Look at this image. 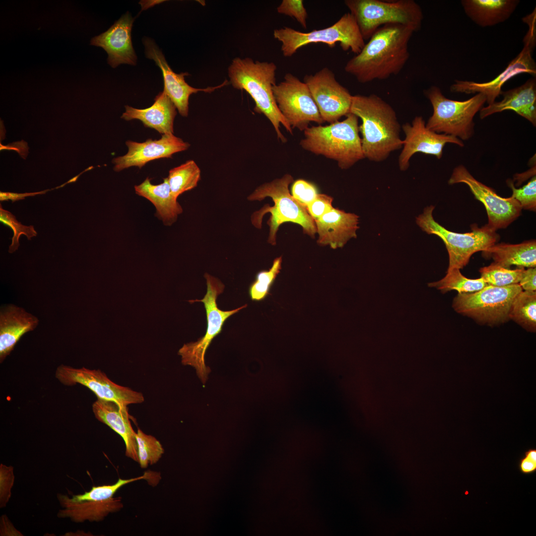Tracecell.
Masks as SVG:
<instances>
[{
	"label": "cell",
	"instance_id": "20",
	"mask_svg": "<svg viewBox=\"0 0 536 536\" xmlns=\"http://www.w3.org/2000/svg\"><path fill=\"white\" fill-rule=\"evenodd\" d=\"M133 22L134 19L127 12L106 31L90 41V45L102 47L107 53L108 63L112 67L122 64L136 65L137 57L131 39Z\"/></svg>",
	"mask_w": 536,
	"mask_h": 536
},
{
	"label": "cell",
	"instance_id": "38",
	"mask_svg": "<svg viewBox=\"0 0 536 536\" xmlns=\"http://www.w3.org/2000/svg\"><path fill=\"white\" fill-rule=\"evenodd\" d=\"M512 190V197L520 204L522 208L535 211L536 208V178L535 176L523 187L516 188L513 183L508 182Z\"/></svg>",
	"mask_w": 536,
	"mask_h": 536
},
{
	"label": "cell",
	"instance_id": "2",
	"mask_svg": "<svg viewBox=\"0 0 536 536\" xmlns=\"http://www.w3.org/2000/svg\"><path fill=\"white\" fill-rule=\"evenodd\" d=\"M362 121L359 126L364 157L379 162L402 147L401 125L393 108L379 96H352L350 109Z\"/></svg>",
	"mask_w": 536,
	"mask_h": 536
},
{
	"label": "cell",
	"instance_id": "43",
	"mask_svg": "<svg viewBox=\"0 0 536 536\" xmlns=\"http://www.w3.org/2000/svg\"><path fill=\"white\" fill-rule=\"evenodd\" d=\"M519 284L525 291H536V268H530L525 269Z\"/></svg>",
	"mask_w": 536,
	"mask_h": 536
},
{
	"label": "cell",
	"instance_id": "17",
	"mask_svg": "<svg viewBox=\"0 0 536 536\" xmlns=\"http://www.w3.org/2000/svg\"><path fill=\"white\" fill-rule=\"evenodd\" d=\"M402 129L405 137L402 140L398 164L400 169L402 171L408 168L410 158L417 152L432 155L440 159L446 143H454L461 147L464 146L463 141L459 138L428 129L421 116L415 117L411 124L408 123L403 124Z\"/></svg>",
	"mask_w": 536,
	"mask_h": 536
},
{
	"label": "cell",
	"instance_id": "41",
	"mask_svg": "<svg viewBox=\"0 0 536 536\" xmlns=\"http://www.w3.org/2000/svg\"><path fill=\"white\" fill-rule=\"evenodd\" d=\"M333 198L326 194H318L315 199L307 207V209L314 221L331 211Z\"/></svg>",
	"mask_w": 536,
	"mask_h": 536
},
{
	"label": "cell",
	"instance_id": "40",
	"mask_svg": "<svg viewBox=\"0 0 536 536\" xmlns=\"http://www.w3.org/2000/svg\"><path fill=\"white\" fill-rule=\"evenodd\" d=\"M291 193L292 197L306 208L318 194L315 185L302 179L294 182L291 188Z\"/></svg>",
	"mask_w": 536,
	"mask_h": 536
},
{
	"label": "cell",
	"instance_id": "42",
	"mask_svg": "<svg viewBox=\"0 0 536 536\" xmlns=\"http://www.w3.org/2000/svg\"><path fill=\"white\" fill-rule=\"evenodd\" d=\"M0 507H3L8 502L11 495L14 476L13 468L0 465Z\"/></svg>",
	"mask_w": 536,
	"mask_h": 536
},
{
	"label": "cell",
	"instance_id": "30",
	"mask_svg": "<svg viewBox=\"0 0 536 536\" xmlns=\"http://www.w3.org/2000/svg\"><path fill=\"white\" fill-rule=\"evenodd\" d=\"M512 319L526 330H536V292L522 291L512 302L509 314Z\"/></svg>",
	"mask_w": 536,
	"mask_h": 536
},
{
	"label": "cell",
	"instance_id": "24",
	"mask_svg": "<svg viewBox=\"0 0 536 536\" xmlns=\"http://www.w3.org/2000/svg\"><path fill=\"white\" fill-rule=\"evenodd\" d=\"M95 417L118 434L124 440L126 456L138 463L137 446L129 418L127 406L97 398L92 405Z\"/></svg>",
	"mask_w": 536,
	"mask_h": 536
},
{
	"label": "cell",
	"instance_id": "5",
	"mask_svg": "<svg viewBox=\"0 0 536 536\" xmlns=\"http://www.w3.org/2000/svg\"><path fill=\"white\" fill-rule=\"evenodd\" d=\"M294 181L290 174H285L282 178L265 183L258 187L248 197L250 201H261L267 197L270 198L272 206H264L254 212L251 221L254 226L261 228L263 217L269 212L270 216L267 223L269 227L268 242L272 245L276 244V235L281 224L292 222L300 225L304 232L314 238L317 232L315 222L308 212L307 208L299 203L290 194L289 185Z\"/></svg>",
	"mask_w": 536,
	"mask_h": 536
},
{
	"label": "cell",
	"instance_id": "27",
	"mask_svg": "<svg viewBox=\"0 0 536 536\" xmlns=\"http://www.w3.org/2000/svg\"><path fill=\"white\" fill-rule=\"evenodd\" d=\"M135 193L149 201L155 207L156 215L164 225L170 226L183 212L181 205L172 194L168 178L158 185L151 184L147 177L140 184L134 186Z\"/></svg>",
	"mask_w": 536,
	"mask_h": 536
},
{
	"label": "cell",
	"instance_id": "31",
	"mask_svg": "<svg viewBox=\"0 0 536 536\" xmlns=\"http://www.w3.org/2000/svg\"><path fill=\"white\" fill-rule=\"evenodd\" d=\"M171 192L176 198L196 187L201 179V170L192 160L171 169L167 177Z\"/></svg>",
	"mask_w": 536,
	"mask_h": 536
},
{
	"label": "cell",
	"instance_id": "23",
	"mask_svg": "<svg viewBox=\"0 0 536 536\" xmlns=\"http://www.w3.org/2000/svg\"><path fill=\"white\" fill-rule=\"evenodd\" d=\"M37 317L23 308L9 304L0 311V361L2 362L26 333L38 326Z\"/></svg>",
	"mask_w": 536,
	"mask_h": 536
},
{
	"label": "cell",
	"instance_id": "16",
	"mask_svg": "<svg viewBox=\"0 0 536 536\" xmlns=\"http://www.w3.org/2000/svg\"><path fill=\"white\" fill-rule=\"evenodd\" d=\"M303 81L324 122L332 124L350 113L352 95L336 80L330 69L324 67L314 74L306 75Z\"/></svg>",
	"mask_w": 536,
	"mask_h": 536
},
{
	"label": "cell",
	"instance_id": "37",
	"mask_svg": "<svg viewBox=\"0 0 536 536\" xmlns=\"http://www.w3.org/2000/svg\"><path fill=\"white\" fill-rule=\"evenodd\" d=\"M0 221L11 228L13 231L12 243L9 246L8 252L12 253L18 249L19 246V238L21 234L25 235L28 240L37 235L33 226H25L17 221L14 215L4 210L0 204Z\"/></svg>",
	"mask_w": 536,
	"mask_h": 536
},
{
	"label": "cell",
	"instance_id": "6",
	"mask_svg": "<svg viewBox=\"0 0 536 536\" xmlns=\"http://www.w3.org/2000/svg\"><path fill=\"white\" fill-rule=\"evenodd\" d=\"M344 4L354 16L364 40H369L385 25H402L414 32L422 26V10L414 0H346Z\"/></svg>",
	"mask_w": 536,
	"mask_h": 536
},
{
	"label": "cell",
	"instance_id": "36",
	"mask_svg": "<svg viewBox=\"0 0 536 536\" xmlns=\"http://www.w3.org/2000/svg\"><path fill=\"white\" fill-rule=\"evenodd\" d=\"M147 474L130 479L119 478L113 484L93 486L89 491L83 494L72 495L71 498H69L67 495L66 497L69 501L73 502L108 500L113 498L115 493L123 486L136 480L148 478Z\"/></svg>",
	"mask_w": 536,
	"mask_h": 536
},
{
	"label": "cell",
	"instance_id": "39",
	"mask_svg": "<svg viewBox=\"0 0 536 536\" xmlns=\"http://www.w3.org/2000/svg\"><path fill=\"white\" fill-rule=\"evenodd\" d=\"M278 13L295 18L305 29L307 28L308 14L302 0H283L277 7Z\"/></svg>",
	"mask_w": 536,
	"mask_h": 536
},
{
	"label": "cell",
	"instance_id": "19",
	"mask_svg": "<svg viewBox=\"0 0 536 536\" xmlns=\"http://www.w3.org/2000/svg\"><path fill=\"white\" fill-rule=\"evenodd\" d=\"M126 144L128 148V152L112 160L115 171L119 172L132 166L140 169L148 162L159 158H171L173 154L185 151L190 146L188 142L174 134H162L159 139L149 138L142 142L128 140Z\"/></svg>",
	"mask_w": 536,
	"mask_h": 536
},
{
	"label": "cell",
	"instance_id": "34",
	"mask_svg": "<svg viewBox=\"0 0 536 536\" xmlns=\"http://www.w3.org/2000/svg\"><path fill=\"white\" fill-rule=\"evenodd\" d=\"M524 270V267L511 269L493 262L480 268L479 272L480 277L488 285L503 287L519 283Z\"/></svg>",
	"mask_w": 536,
	"mask_h": 536
},
{
	"label": "cell",
	"instance_id": "29",
	"mask_svg": "<svg viewBox=\"0 0 536 536\" xmlns=\"http://www.w3.org/2000/svg\"><path fill=\"white\" fill-rule=\"evenodd\" d=\"M482 252L486 257L492 258L494 263L506 268L512 265L536 268V241L519 244H494Z\"/></svg>",
	"mask_w": 536,
	"mask_h": 536
},
{
	"label": "cell",
	"instance_id": "47",
	"mask_svg": "<svg viewBox=\"0 0 536 536\" xmlns=\"http://www.w3.org/2000/svg\"><path fill=\"white\" fill-rule=\"evenodd\" d=\"M524 457L536 463V449L531 448L525 451Z\"/></svg>",
	"mask_w": 536,
	"mask_h": 536
},
{
	"label": "cell",
	"instance_id": "28",
	"mask_svg": "<svg viewBox=\"0 0 536 536\" xmlns=\"http://www.w3.org/2000/svg\"><path fill=\"white\" fill-rule=\"evenodd\" d=\"M58 499L64 508L58 513L60 518H69L76 523L100 521L109 513L120 510L123 505L121 498H112L103 501H84L73 502L64 495H58Z\"/></svg>",
	"mask_w": 536,
	"mask_h": 536
},
{
	"label": "cell",
	"instance_id": "11",
	"mask_svg": "<svg viewBox=\"0 0 536 536\" xmlns=\"http://www.w3.org/2000/svg\"><path fill=\"white\" fill-rule=\"evenodd\" d=\"M522 290L519 283L503 287L487 285L475 292L458 293L452 306L459 314L479 323L501 324L509 319L512 302Z\"/></svg>",
	"mask_w": 536,
	"mask_h": 536
},
{
	"label": "cell",
	"instance_id": "8",
	"mask_svg": "<svg viewBox=\"0 0 536 536\" xmlns=\"http://www.w3.org/2000/svg\"><path fill=\"white\" fill-rule=\"evenodd\" d=\"M207 286L206 292L201 300H192L191 303L201 302L206 312L207 329L205 335L197 341L191 342L179 350L182 363L193 367L202 384L206 383L211 370L205 362L206 351L212 340L222 331L226 321L232 315L238 313L247 306L245 304L235 309L223 311L217 306L216 300L224 291L225 286L218 278L205 273L204 275Z\"/></svg>",
	"mask_w": 536,
	"mask_h": 536
},
{
	"label": "cell",
	"instance_id": "33",
	"mask_svg": "<svg viewBox=\"0 0 536 536\" xmlns=\"http://www.w3.org/2000/svg\"><path fill=\"white\" fill-rule=\"evenodd\" d=\"M282 257L276 258L271 267L256 274L255 280L250 285L248 293L252 301H261L269 294L271 287L281 269Z\"/></svg>",
	"mask_w": 536,
	"mask_h": 536
},
{
	"label": "cell",
	"instance_id": "45",
	"mask_svg": "<svg viewBox=\"0 0 536 536\" xmlns=\"http://www.w3.org/2000/svg\"><path fill=\"white\" fill-rule=\"evenodd\" d=\"M29 147L27 143L24 141H16L10 143L6 145L0 143V150H13L16 151L24 159H25L28 154Z\"/></svg>",
	"mask_w": 536,
	"mask_h": 536
},
{
	"label": "cell",
	"instance_id": "15",
	"mask_svg": "<svg viewBox=\"0 0 536 536\" xmlns=\"http://www.w3.org/2000/svg\"><path fill=\"white\" fill-rule=\"evenodd\" d=\"M56 377L64 385L81 384L92 391L97 398L114 402L122 406L141 403L144 400L142 393L115 383L100 370L61 365L57 368Z\"/></svg>",
	"mask_w": 536,
	"mask_h": 536
},
{
	"label": "cell",
	"instance_id": "44",
	"mask_svg": "<svg viewBox=\"0 0 536 536\" xmlns=\"http://www.w3.org/2000/svg\"><path fill=\"white\" fill-rule=\"evenodd\" d=\"M49 191H50L49 189L37 192L25 193H16L11 192H0V201H2L10 200H11L12 202H13L16 201L24 199L26 197L34 196L37 195L44 194Z\"/></svg>",
	"mask_w": 536,
	"mask_h": 536
},
{
	"label": "cell",
	"instance_id": "10",
	"mask_svg": "<svg viewBox=\"0 0 536 536\" xmlns=\"http://www.w3.org/2000/svg\"><path fill=\"white\" fill-rule=\"evenodd\" d=\"M434 206L426 207L416 218V222L422 230L428 234L438 236L444 243L449 255L448 269L463 268L476 252L484 251L495 244L498 235L487 225L481 228L473 226L472 231L459 233L446 229L436 222L433 216Z\"/></svg>",
	"mask_w": 536,
	"mask_h": 536
},
{
	"label": "cell",
	"instance_id": "9",
	"mask_svg": "<svg viewBox=\"0 0 536 536\" xmlns=\"http://www.w3.org/2000/svg\"><path fill=\"white\" fill-rule=\"evenodd\" d=\"M273 37L281 43L285 57L293 56L300 48L311 43H322L334 47L339 43L342 50L358 54L365 43L354 16L344 13L335 23L324 29L301 32L289 27L274 30Z\"/></svg>",
	"mask_w": 536,
	"mask_h": 536
},
{
	"label": "cell",
	"instance_id": "14",
	"mask_svg": "<svg viewBox=\"0 0 536 536\" xmlns=\"http://www.w3.org/2000/svg\"><path fill=\"white\" fill-rule=\"evenodd\" d=\"M448 183H464L469 187L475 199L485 206L488 218L486 225L493 231L507 227L521 213L522 208L516 199L500 197L491 188L474 178L464 165L454 168Z\"/></svg>",
	"mask_w": 536,
	"mask_h": 536
},
{
	"label": "cell",
	"instance_id": "35",
	"mask_svg": "<svg viewBox=\"0 0 536 536\" xmlns=\"http://www.w3.org/2000/svg\"><path fill=\"white\" fill-rule=\"evenodd\" d=\"M138 463L141 468L157 463L164 450L161 443L154 436L144 433L140 429L136 432Z\"/></svg>",
	"mask_w": 536,
	"mask_h": 536
},
{
	"label": "cell",
	"instance_id": "18",
	"mask_svg": "<svg viewBox=\"0 0 536 536\" xmlns=\"http://www.w3.org/2000/svg\"><path fill=\"white\" fill-rule=\"evenodd\" d=\"M143 43L145 47L146 58L153 60L160 68L164 80V91L175 105L179 113L183 117H187L189 113V100L191 95L200 91L211 92L229 84L226 79L222 84L214 87L196 88L189 85L185 76L188 72L176 73L171 68L161 51L151 39L144 38Z\"/></svg>",
	"mask_w": 536,
	"mask_h": 536
},
{
	"label": "cell",
	"instance_id": "22",
	"mask_svg": "<svg viewBox=\"0 0 536 536\" xmlns=\"http://www.w3.org/2000/svg\"><path fill=\"white\" fill-rule=\"evenodd\" d=\"M503 99L483 107L479 111L481 119L496 113L512 110L536 125V77L524 84L507 91H501Z\"/></svg>",
	"mask_w": 536,
	"mask_h": 536
},
{
	"label": "cell",
	"instance_id": "1",
	"mask_svg": "<svg viewBox=\"0 0 536 536\" xmlns=\"http://www.w3.org/2000/svg\"><path fill=\"white\" fill-rule=\"evenodd\" d=\"M414 32L399 24L380 27L361 52L347 62L344 70L362 83L399 74L409 58L408 45Z\"/></svg>",
	"mask_w": 536,
	"mask_h": 536
},
{
	"label": "cell",
	"instance_id": "3",
	"mask_svg": "<svg viewBox=\"0 0 536 536\" xmlns=\"http://www.w3.org/2000/svg\"><path fill=\"white\" fill-rule=\"evenodd\" d=\"M276 66L273 62L254 61L250 58H234L228 68L229 83L246 91L255 103L254 111L264 114L272 124L278 139L287 141L280 132V124L292 134V129L278 108L272 88L276 84Z\"/></svg>",
	"mask_w": 536,
	"mask_h": 536
},
{
	"label": "cell",
	"instance_id": "46",
	"mask_svg": "<svg viewBox=\"0 0 536 536\" xmlns=\"http://www.w3.org/2000/svg\"><path fill=\"white\" fill-rule=\"evenodd\" d=\"M519 469L523 474L533 473L536 471V463L524 457L519 461Z\"/></svg>",
	"mask_w": 536,
	"mask_h": 536
},
{
	"label": "cell",
	"instance_id": "12",
	"mask_svg": "<svg viewBox=\"0 0 536 536\" xmlns=\"http://www.w3.org/2000/svg\"><path fill=\"white\" fill-rule=\"evenodd\" d=\"M522 20L529 28L523 39V48L502 72L493 79L484 82L456 80L451 85L450 91L466 94L481 93L485 96L487 104L490 105L500 95L503 85L514 76L528 73L536 77V64L532 56L536 43V9Z\"/></svg>",
	"mask_w": 536,
	"mask_h": 536
},
{
	"label": "cell",
	"instance_id": "21",
	"mask_svg": "<svg viewBox=\"0 0 536 536\" xmlns=\"http://www.w3.org/2000/svg\"><path fill=\"white\" fill-rule=\"evenodd\" d=\"M315 222L320 245H329L335 249L343 247L350 239L357 237L359 217L354 213L334 207Z\"/></svg>",
	"mask_w": 536,
	"mask_h": 536
},
{
	"label": "cell",
	"instance_id": "4",
	"mask_svg": "<svg viewBox=\"0 0 536 536\" xmlns=\"http://www.w3.org/2000/svg\"><path fill=\"white\" fill-rule=\"evenodd\" d=\"M359 133L358 118L349 113L342 121L308 127L300 144L307 151L336 161L341 169H347L365 158Z\"/></svg>",
	"mask_w": 536,
	"mask_h": 536
},
{
	"label": "cell",
	"instance_id": "7",
	"mask_svg": "<svg viewBox=\"0 0 536 536\" xmlns=\"http://www.w3.org/2000/svg\"><path fill=\"white\" fill-rule=\"evenodd\" d=\"M424 93L433 107V114L426 124L428 129L462 140L471 137L474 116L486 103L483 94L476 93L465 101L454 100L446 97L435 85L425 90Z\"/></svg>",
	"mask_w": 536,
	"mask_h": 536
},
{
	"label": "cell",
	"instance_id": "25",
	"mask_svg": "<svg viewBox=\"0 0 536 536\" xmlns=\"http://www.w3.org/2000/svg\"><path fill=\"white\" fill-rule=\"evenodd\" d=\"M121 118L126 121L137 119L146 127L152 128L160 134H174V121L176 107L163 90L154 98V103L145 109H136L125 106Z\"/></svg>",
	"mask_w": 536,
	"mask_h": 536
},
{
	"label": "cell",
	"instance_id": "26",
	"mask_svg": "<svg viewBox=\"0 0 536 536\" xmlns=\"http://www.w3.org/2000/svg\"><path fill=\"white\" fill-rule=\"evenodd\" d=\"M466 14L479 26H494L508 19L520 3L519 0H462Z\"/></svg>",
	"mask_w": 536,
	"mask_h": 536
},
{
	"label": "cell",
	"instance_id": "13",
	"mask_svg": "<svg viewBox=\"0 0 536 536\" xmlns=\"http://www.w3.org/2000/svg\"><path fill=\"white\" fill-rule=\"evenodd\" d=\"M278 109L292 129L304 131L311 122H324L307 84L291 73L272 88Z\"/></svg>",
	"mask_w": 536,
	"mask_h": 536
},
{
	"label": "cell",
	"instance_id": "32",
	"mask_svg": "<svg viewBox=\"0 0 536 536\" xmlns=\"http://www.w3.org/2000/svg\"><path fill=\"white\" fill-rule=\"evenodd\" d=\"M487 285L481 277L474 279L465 277L457 268L447 269V274L443 278L428 283L429 287H435L443 293L451 290H456L458 293L473 292Z\"/></svg>",
	"mask_w": 536,
	"mask_h": 536
}]
</instances>
